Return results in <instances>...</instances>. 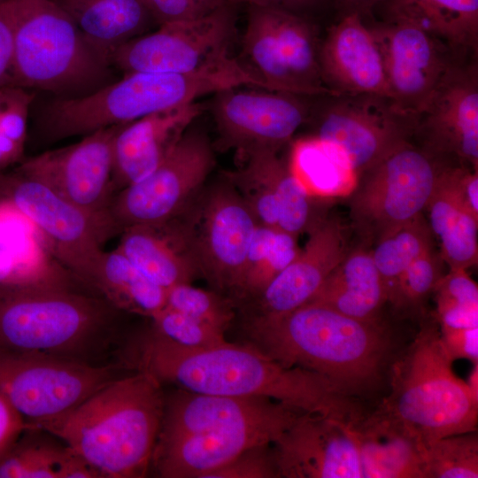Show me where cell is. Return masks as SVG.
<instances>
[{
	"label": "cell",
	"mask_w": 478,
	"mask_h": 478,
	"mask_svg": "<svg viewBox=\"0 0 478 478\" xmlns=\"http://www.w3.org/2000/svg\"><path fill=\"white\" fill-rule=\"evenodd\" d=\"M120 362L161 382L202 394L268 397L302 412L349 422L364 413L327 377L287 367L251 343L187 348L150 328L124 347Z\"/></svg>",
	"instance_id": "obj_1"
},
{
	"label": "cell",
	"mask_w": 478,
	"mask_h": 478,
	"mask_svg": "<svg viewBox=\"0 0 478 478\" xmlns=\"http://www.w3.org/2000/svg\"><path fill=\"white\" fill-rule=\"evenodd\" d=\"M244 328L250 343L273 359L320 374L350 396L375 388L390 349L380 321L316 303L279 314L254 313Z\"/></svg>",
	"instance_id": "obj_2"
},
{
	"label": "cell",
	"mask_w": 478,
	"mask_h": 478,
	"mask_svg": "<svg viewBox=\"0 0 478 478\" xmlns=\"http://www.w3.org/2000/svg\"><path fill=\"white\" fill-rule=\"evenodd\" d=\"M164 405L161 383L131 371L67 412L28 428L61 440L104 478H141L151 466Z\"/></svg>",
	"instance_id": "obj_3"
},
{
	"label": "cell",
	"mask_w": 478,
	"mask_h": 478,
	"mask_svg": "<svg viewBox=\"0 0 478 478\" xmlns=\"http://www.w3.org/2000/svg\"><path fill=\"white\" fill-rule=\"evenodd\" d=\"M119 311L88 290L0 286V347L90 365L115 342Z\"/></svg>",
	"instance_id": "obj_4"
},
{
	"label": "cell",
	"mask_w": 478,
	"mask_h": 478,
	"mask_svg": "<svg viewBox=\"0 0 478 478\" xmlns=\"http://www.w3.org/2000/svg\"><path fill=\"white\" fill-rule=\"evenodd\" d=\"M14 27L12 86L59 97L111 81V64L52 0H7Z\"/></svg>",
	"instance_id": "obj_5"
},
{
	"label": "cell",
	"mask_w": 478,
	"mask_h": 478,
	"mask_svg": "<svg viewBox=\"0 0 478 478\" xmlns=\"http://www.w3.org/2000/svg\"><path fill=\"white\" fill-rule=\"evenodd\" d=\"M452 363L438 323L427 322L392 366L391 391L379 408L404 423L425 447L444 436L476 431L478 401Z\"/></svg>",
	"instance_id": "obj_6"
},
{
	"label": "cell",
	"mask_w": 478,
	"mask_h": 478,
	"mask_svg": "<svg viewBox=\"0 0 478 478\" xmlns=\"http://www.w3.org/2000/svg\"><path fill=\"white\" fill-rule=\"evenodd\" d=\"M129 371L121 362L90 365L0 347V394L28 427L67 412Z\"/></svg>",
	"instance_id": "obj_7"
},
{
	"label": "cell",
	"mask_w": 478,
	"mask_h": 478,
	"mask_svg": "<svg viewBox=\"0 0 478 478\" xmlns=\"http://www.w3.org/2000/svg\"><path fill=\"white\" fill-rule=\"evenodd\" d=\"M320 48L313 27L302 15L248 6L239 61L271 90L331 96L321 73Z\"/></svg>",
	"instance_id": "obj_8"
},
{
	"label": "cell",
	"mask_w": 478,
	"mask_h": 478,
	"mask_svg": "<svg viewBox=\"0 0 478 478\" xmlns=\"http://www.w3.org/2000/svg\"><path fill=\"white\" fill-rule=\"evenodd\" d=\"M445 163L408 143L357 177L350 216L373 243L388 230L422 213Z\"/></svg>",
	"instance_id": "obj_9"
},
{
	"label": "cell",
	"mask_w": 478,
	"mask_h": 478,
	"mask_svg": "<svg viewBox=\"0 0 478 478\" xmlns=\"http://www.w3.org/2000/svg\"><path fill=\"white\" fill-rule=\"evenodd\" d=\"M0 194L36 226L55 258L90 290L89 283L104 244L119 232L116 227L13 169L0 172Z\"/></svg>",
	"instance_id": "obj_10"
},
{
	"label": "cell",
	"mask_w": 478,
	"mask_h": 478,
	"mask_svg": "<svg viewBox=\"0 0 478 478\" xmlns=\"http://www.w3.org/2000/svg\"><path fill=\"white\" fill-rule=\"evenodd\" d=\"M213 164L208 138L188 130L152 172L114 196L110 214L119 232L128 226L160 223L181 214L197 198Z\"/></svg>",
	"instance_id": "obj_11"
},
{
	"label": "cell",
	"mask_w": 478,
	"mask_h": 478,
	"mask_svg": "<svg viewBox=\"0 0 478 478\" xmlns=\"http://www.w3.org/2000/svg\"><path fill=\"white\" fill-rule=\"evenodd\" d=\"M235 34L234 5L225 4L203 18L160 25L122 44L109 57L127 73H187L229 57Z\"/></svg>",
	"instance_id": "obj_12"
},
{
	"label": "cell",
	"mask_w": 478,
	"mask_h": 478,
	"mask_svg": "<svg viewBox=\"0 0 478 478\" xmlns=\"http://www.w3.org/2000/svg\"><path fill=\"white\" fill-rule=\"evenodd\" d=\"M313 136L339 149L357 177L410 143L417 119L374 95L329 96Z\"/></svg>",
	"instance_id": "obj_13"
},
{
	"label": "cell",
	"mask_w": 478,
	"mask_h": 478,
	"mask_svg": "<svg viewBox=\"0 0 478 478\" xmlns=\"http://www.w3.org/2000/svg\"><path fill=\"white\" fill-rule=\"evenodd\" d=\"M119 126L25 158L12 169L42 183L89 215L115 226L110 208L115 196L112 184V140Z\"/></svg>",
	"instance_id": "obj_14"
},
{
	"label": "cell",
	"mask_w": 478,
	"mask_h": 478,
	"mask_svg": "<svg viewBox=\"0 0 478 478\" xmlns=\"http://www.w3.org/2000/svg\"><path fill=\"white\" fill-rule=\"evenodd\" d=\"M201 197L186 210L200 274L234 291L258 223L229 181Z\"/></svg>",
	"instance_id": "obj_15"
},
{
	"label": "cell",
	"mask_w": 478,
	"mask_h": 478,
	"mask_svg": "<svg viewBox=\"0 0 478 478\" xmlns=\"http://www.w3.org/2000/svg\"><path fill=\"white\" fill-rule=\"evenodd\" d=\"M371 28L382 56L390 101L417 119L457 62L447 55L444 43L412 23L387 19Z\"/></svg>",
	"instance_id": "obj_16"
},
{
	"label": "cell",
	"mask_w": 478,
	"mask_h": 478,
	"mask_svg": "<svg viewBox=\"0 0 478 478\" xmlns=\"http://www.w3.org/2000/svg\"><path fill=\"white\" fill-rule=\"evenodd\" d=\"M240 88L216 93L212 104L222 143L244 156L264 150L277 152L306 120V105L298 95Z\"/></svg>",
	"instance_id": "obj_17"
},
{
	"label": "cell",
	"mask_w": 478,
	"mask_h": 478,
	"mask_svg": "<svg viewBox=\"0 0 478 478\" xmlns=\"http://www.w3.org/2000/svg\"><path fill=\"white\" fill-rule=\"evenodd\" d=\"M420 148L452 165L478 170L477 66L457 62L418 116Z\"/></svg>",
	"instance_id": "obj_18"
},
{
	"label": "cell",
	"mask_w": 478,
	"mask_h": 478,
	"mask_svg": "<svg viewBox=\"0 0 478 478\" xmlns=\"http://www.w3.org/2000/svg\"><path fill=\"white\" fill-rule=\"evenodd\" d=\"M279 477L364 478L347 422L304 412L272 443Z\"/></svg>",
	"instance_id": "obj_19"
},
{
	"label": "cell",
	"mask_w": 478,
	"mask_h": 478,
	"mask_svg": "<svg viewBox=\"0 0 478 478\" xmlns=\"http://www.w3.org/2000/svg\"><path fill=\"white\" fill-rule=\"evenodd\" d=\"M304 412L268 397L202 394L181 389L167 399L158 436L288 428Z\"/></svg>",
	"instance_id": "obj_20"
},
{
	"label": "cell",
	"mask_w": 478,
	"mask_h": 478,
	"mask_svg": "<svg viewBox=\"0 0 478 478\" xmlns=\"http://www.w3.org/2000/svg\"><path fill=\"white\" fill-rule=\"evenodd\" d=\"M320 62L332 96L374 95L389 99L375 35L358 13L342 14L320 44Z\"/></svg>",
	"instance_id": "obj_21"
},
{
	"label": "cell",
	"mask_w": 478,
	"mask_h": 478,
	"mask_svg": "<svg viewBox=\"0 0 478 478\" xmlns=\"http://www.w3.org/2000/svg\"><path fill=\"white\" fill-rule=\"evenodd\" d=\"M204 106L197 102L120 125L112 140L115 195L152 172L173 150Z\"/></svg>",
	"instance_id": "obj_22"
},
{
	"label": "cell",
	"mask_w": 478,
	"mask_h": 478,
	"mask_svg": "<svg viewBox=\"0 0 478 478\" xmlns=\"http://www.w3.org/2000/svg\"><path fill=\"white\" fill-rule=\"evenodd\" d=\"M308 233L305 247L258 297L255 314L283 313L309 302L350 251L335 219L322 218Z\"/></svg>",
	"instance_id": "obj_23"
},
{
	"label": "cell",
	"mask_w": 478,
	"mask_h": 478,
	"mask_svg": "<svg viewBox=\"0 0 478 478\" xmlns=\"http://www.w3.org/2000/svg\"><path fill=\"white\" fill-rule=\"evenodd\" d=\"M0 286L89 291L55 258L36 226L1 194Z\"/></svg>",
	"instance_id": "obj_24"
},
{
	"label": "cell",
	"mask_w": 478,
	"mask_h": 478,
	"mask_svg": "<svg viewBox=\"0 0 478 478\" xmlns=\"http://www.w3.org/2000/svg\"><path fill=\"white\" fill-rule=\"evenodd\" d=\"M120 233L117 249L166 289L201 274L186 211L164 222L126 227Z\"/></svg>",
	"instance_id": "obj_25"
},
{
	"label": "cell",
	"mask_w": 478,
	"mask_h": 478,
	"mask_svg": "<svg viewBox=\"0 0 478 478\" xmlns=\"http://www.w3.org/2000/svg\"><path fill=\"white\" fill-rule=\"evenodd\" d=\"M364 478H423L425 445L404 423L378 407L347 422Z\"/></svg>",
	"instance_id": "obj_26"
},
{
	"label": "cell",
	"mask_w": 478,
	"mask_h": 478,
	"mask_svg": "<svg viewBox=\"0 0 478 478\" xmlns=\"http://www.w3.org/2000/svg\"><path fill=\"white\" fill-rule=\"evenodd\" d=\"M387 295L371 251H349L307 303L329 307L346 316L380 321L379 313Z\"/></svg>",
	"instance_id": "obj_27"
},
{
	"label": "cell",
	"mask_w": 478,
	"mask_h": 478,
	"mask_svg": "<svg viewBox=\"0 0 478 478\" xmlns=\"http://www.w3.org/2000/svg\"><path fill=\"white\" fill-rule=\"evenodd\" d=\"M108 60L117 48L145 34L153 21L143 0H52Z\"/></svg>",
	"instance_id": "obj_28"
},
{
	"label": "cell",
	"mask_w": 478,
	"mask_h": 478,
	"mask_svg": "<svg viewBox=\"0 0 478 478\" xmlns=\"http://www.w3.org/2000/svg\"><path fill=\"white\" fill-rule=\"evenodd\" d=\"M387 19L426 30L457 53L476 52L478 0H383Z\"/></svg>",
	"instance_id": "obj_29"
},
{
	"label": "cell",
	"mask_w": 478,
	"mask_h": 478,
	"mask_svg": "<svg viewBox=\"0 0 478 478\" xmlns=\"http://www.w3.org/2000/svg\"><path fill=\"white\" fill-rule=\"evenodd\" d=\"M89 289L120 312L150 319L166 305V289L151 281L117 248L103 252Z\"/></svg>",
	"instance_id": "obj_30"
},
{
	"label": "cell",
	"mask_w": 478,
	"mask_h": 478,
	"mask_svg": "<svg viewBox=\"0 0 478 478\" xmlns=\"http://www.w3.org/2000/svg\"><path fill=\"white\" fill-rule=\"evenodd\" d=\"M426 209L431 232L440 241L441 258L450 269L467 270L476 265L478 218L460 204L439 175Z\"/></svg>",
	"instance_id": "obj_31"
},
{
	"label": "cell",
	"mask_w": 478,
	"mask_h": 478,
	"mask_svg": "<svg viewBox=\"0 0 478 478\" xmlns=\"http://www.w3.org/2000/svg\"><path fill=\"white\" fill-rule=\"evenodd\" d=\"M245 157L256 164L275 196L280 229L297 237L322 219L316 216L311 195L277 152L257 151Z\"/></svg>",
	"instance_id": "obj_32"
},
{
	"label": "cell",
	"mask_w": 478,
	"mask_h": 478,
	"mask_svg": "<svg viewBox=\"0 0 478 478\" xmlns=\"http://www.w3.org/2000/svg\"><path fill=\"white\" fill-rule=\"evenodd\" d=\"M297 239L278 227L258 224L234 292L241 298L258 297L299 253Z\"/></svg>",
	"instance_id": "obj_33"
},
{
	"label": "cell",
	"mask_w": 478,
	"mask_h": 478,
	"mask_svg": "<svg viewBox=\"0 0 478 478\" xmlns=\"http://www.w3.org/2000/svg\"><path fill=\"white\" fill-rule=\"evenodd\" d=\"M288 163L311 196L335 193L356 178L343 153L313 135L294 143Z\"/></svg>",
	"instance_id": "obj_34"
},
{
	"label": "cell",
	"mask_w": 478,
	"mask_h": 478,
	"mask_svg": "<svg viewBox=\"0 0 478 478\" xmlns=\"http://www.w3.org/2000/svg\"><path fill=\"white\" fill-rule=\"evenodd\" d=\"M374 243L372 258L389 302L402 274L433 247L432 232L422 212L388 230Z\"/></svg>",
	"instance_id": "obj_35"
},
{
	"label": "cell",
	"mask_w": 478,
	"mask_h": 478,
	"mask_svg": "<svg viewBox=\"0 0 478 478\" xmlns=\"http://www.w3.org/2000/svg\"><path fill=\"white\" fill-rule=\"evenodd\" d=\"M423 478H477L476 431L442 437L425 448Z\"/></svg>",
	"instance_id": "obj_36"
},
{
	"label": "cell",
	"mask_w": 478,
	"mask_h": 478,
	"mask_svg": "<svg viewBox=\"0 0 478 478\" xmlns=\"http://www.w3.org/2000/svg\"><path fill=\"white\" fill-rule=\"evenodd\" d=\"M35 95L17 87L0 88V172L10 170L24 158L27 120Z\"/></svg>",
	"instance_id": "obj_37"
},
{
	"label": "cell",
	"mask_w": 478,
	"mask_h": 478,
	"mask_svg": "<svg viewBox=\"0 0 478 478\" xmlns=\"http://www.w3.org/2000/svg\"><path fill=\"white\" fill-rule=\"evenodd\" d=\"M433 292L440 327H478V286L466 269H450Z\"/></svg>",
	"instance_id": "obj_38"
},
{
	"label": "cell",
	"mask_w": 478,
	"mask_h": 478,
	"mask_svg": "<svg viewBox=\"0 0 478 478\" xmlns=\"http://www.w3.org/2000/svg\"><path fill=\"white\" fill-rule=\"evenodd\" d=\"M165 306L225 332L235 318L230 299L190 283H180L166 289Z\"/></svg>",
	"instance_id": "obj_39"
},
{
	"label": "cell",
	"mask_w": 478,
	"mask_h": 478,
	"mask_svg": "<svg viewBox=\"0 0 478 478\" xmlns=\"http://www.w3.org/2000/svg\"><path fill=\"white\" fill-rule=\"evenodd\" d=\"M442 276L441 260L432 247L402 274L389 303L403 312L418 311Z\"/></svg>",
	"instance_id": "obj_40"
},
{
	"label": "cell",
	"mask_w": 478,
	"mask_h": 478,
	"mask_svg": "<svg viewBox=\"0 0 478 478\" xmlns=\"http://www.w3.org/2000/svg\"><path fill=\"white\" fill-rule=\"evenodd\" d=\"M150 320L151 329L183 347L203 348L227 341L225 331L166 306Z\"/></svg>",
	"instance_id": "obj_41"
},
{
	"label": "cell",
	"mask_w": 478,
	"mask_h": 478,
	"mask_svg": "<svg viewBox=\"0 0 478 478\" xmlns=\"http://www.w3.org/2000/svg\"><path fill=\"white\" fill-rule=\"evenodd\" d=\"M272 444L247 449L235 459L211 473L207 478H277Z\"/></svg>",
	"instance_id": "obj_42"
},
{
	"label": "cell",
	"mask_w": 478,
	"mask_h": 478,
	"mask_svg": "<svg viewBox=\"0 0 478 478\" xmlns=\"http://www.w3.org/2000/svg\"><path fill=\"white\" fill-rule=\"evenodd\" d=\"M158 26L207 16L226 3L224 0H143Z\"/></svg>",
	"instance_id": "obj_43"
},
{
	"label": "cell",
	"mask_w": 478,
	"mask_h": 478,
	"mask_svg": "<svg viewBox=\"0 0 478 478\" xmlns=\"http://www.w3.org/2000/svg\"><path fill=\"white\" fill-rule=\"evenodd\" d=\"M442 344L452 361L464 358L478 363V327H440Z\"/></svg>",
	"instance_id": "obj_44"
},
{
	"label": "cell",
	"mask_w": 478,
	"mask_h": 478,
	"mask_svg": "<svg viewBox=\"0 0 478 478\" xmlns=\"http://www.w3.org/2000/svg\"><path fill=\"white\" fill-rule=\"evenodd\" d=\"M14 27L8 1L0 2V88L12 86Z\"/></svg>",
	"instance_id": "obj_45"
},
{
	"label": "cell",
	"mask_w": 478,
	"mask_h": 478,
	"mask_svg": "<svg viewBox=\"0 0 478 478\" xmlns=\"http://www.w3.org/2000/svg\"><path fill=\"white\" fill-rule=\"evenodd\" d=\"M27 428L22 415L0 394V459Z\"/></svg>",
	"instance_id": "obj_46"
},
{
	"label": "cell",
	"mask_w": 478,
	"mask_h": 478,
	"mask_svg": "<svg viewBox=\"0 0 478 478\" xmlns=\"http://www.w3.org/2000/svg\"><path fill=\"white\" fill-rule=\"evenodd\" d=\"M231 5L247 4L248 6H260L280 9L297 14L318 6L323 0H224Z\"/></svg>",
	"instance_id": "obj_47"
},
{
	"label": "cell",
	"mask_w": 478,
	"mask_h": 478,
	"mask_svg": "<svg viewBox=\"0 0 478 478\" xmlns=\"http://www.w3.org/2000/svg\"><path fill=\"white\" fill-rule=\"evenodd\" d=\"M383 0H337L341 13H358L362 17L367 15Z\"/></svg>",
	"instance_id": "obj_48"
},
{
	"label": "cell",
	"mask_w": 478,
	"mask_h": 478,
	"mask_svg": "<svg viewBox=\"0 0 478 478\" xmlns=\"http://www.w3.org/2000/svg\"><path fill=\"white\" fill-rule=\"evenodd\" d=\"M473 365L474 366L466 382L471 395L478 401V363Z\"/></svg>",
	"instance_id": "obj_49"
},
{
	"label": "cell",
	"mask_w": 478,
	"mask_h": 478,
	"mask_svg": "<svg viewBox=\"0 0 478 478\" xmlns=\"http://www.w3.org/2000/svg\"><path fill=\"white\" fill-rule=\"evenodd\" d=\"M3 1H5V0H0V2H3Z\"/></svg>",
	"instance_id": "obj_50"
}]
</instances>
